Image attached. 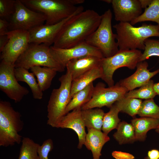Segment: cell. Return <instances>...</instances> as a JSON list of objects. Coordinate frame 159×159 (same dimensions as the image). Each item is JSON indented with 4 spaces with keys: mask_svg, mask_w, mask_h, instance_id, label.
Instances as JSON below:
<instances>
[{
    "mask_svg": "<svg viewBox=\"0 0 159 159\" xmlns=\"http://www.w3.org/2000/svg\"><path fill=\"white\" fill-rule=\"evenodd\" d=\"M15 65L3 60L0 64V89L15 102L28 94L27 89L18 83L15 75Z\"/></svg>",
    "mask_w": 159,
    "mask_h": 159,
    "instance_id": "11",
    "label": "cell"
},
{
    "mask_svg": "<svg viewBox=\"0 0 159 159\" xmlns=\"http://www.w3.org/2000/svg\"><path fill=\"white\" fill-rule=\"evenodd\" d=\"M142 102L140 99L124 96L114 104L120 112L125 113L134 117L138 115Z\"/></svg>",
    "mask_w": 159,
    "mask_h": 159,
    "instance_id": "27",
    "label": "cell"
},
{
    "mask_svg": "<svg viewBox=\"0 0 159 159\" xmlns=\"http://www.w3.org/2000/svg\"><path fill=\"white\" fill-rule=\"evenodd\" d=\"M148 64L146 61L138 62L135 72L129 77L120 80L119 83L128 92L145 84L151 78L159 73V68L150 72L148 69Z\"/></svg>",
    "mask_w": 159,
    "mask_h": 159,
    "instance_id": "17",
    "label": "cell"
},
{
    "mask_svg": "<svg viewBox=\"0 0 159 159\" xmlns=\"http://www.w3.org/2000/svg\"><path fill=\"white\" fill-rule=\"evenodd\" d=\"M50 48L54 59L64 68L67 63L73 59L90 56L104 57L100 50L85 42L68 48H58L53 46H51Z\"/></svg>",
    "mask_w": 159,
    "mask_h": 159,
    "instance_id": "13",
    "label": "cell"
},
{
    "mask_svg": "<svg viewBox=\"0 0 159 159\" xmlns=\"http://www.w3.org/2000/svg\"><path fill=\"white\" fill-rule=\"evenodd\" d=\"M9 22L7 20L0 18V35L6 34L9 31Z\"/></svg>",
    "mask_w": 159,
    "mask_h": 159,
    "instance_id": "36",
    "label": "cell"
},
{
    "mask_svg": "<svg viewBox=\"0 0 159 159\" xmlns=\"http://www.w3.org/2000/svg\"><path fill=\"white\" fill-rule=\"evenodd\" d=\"M153 88L157 95L159 96V82L154 84Z\"/></svg>",
    "mask_w": 159,
    "mask_h": 159,
    "instance_id": "40",
    "label": "cell"
},
{
    "mask_svg": "<svg viewBox=\"0 0 159 159\" xmlns=\"http://www.w3.org/2000/svg\"><path fill=\"white\" fill-rule=\"evenodd\" d=\"M155 131L159 133V124L157 127L155 129Z\"/></svg>",
    "mask_w": 159,
    "mask_h": 159,
    "instance_id": "42",
    "label": "cell"
},
{
    "mask_svg": "<svg viewBox=\"0 0 159 159\" xmlns=\"http://www.w3.org/2000/svg\"><path fill=\"white\" fill-rule=\"evenodd\" d=\"M94 86L93 83L77 92L72 97L65 110V115L72 110L81 108L92 98Z\"/></svg>",
    "mask_w": 159,
    "mask_h": 159,
    "instance_id": "25",
    "label": "cell"
},
{
    "mask_svg": "<svg viewBox=\"0 0 159 159\" xmlns=\"http://www.w3.org/2000/svg\"><path fill=\"white\" fill-rule=\"evenodd\" d=\"M101 18V15L92 9L73 15L63 26L52 46L66 49L85 42L97 29Z\"/></svg>",
    "mask_w": 159,
    "mask_h": 159,
    "instance_id": "1",
    "label": "cell"
},
{
    "mask_svg": "<svg viewBox=\"0 0 159 159\" xmlns=\"http://www.w3.org/2000/svg\"><path fill=\"white\" fill-rule=\"evenodd\" d=\"M128 92L118 82L107 88L102 82L94 87L92 98L81 107L82 110L100 108L104 106L110 107L116 101L125 96Z\"/></svg>",
    "mask_w": 159,
    "mask_h": 159,
    "instance_id": "10",
    "label": "cell"
},
{
    "mask_svg": "<svg viewBox=\"0 0 159 159\" xmlns=\"http://www.w3.org/2000/svg\"><path fill=\"white\" fill-rule=\"evenodd\" d=\"M25 6L35 11L43 14L46 17L45 24L57 23L80 11L84 7L76 5L84 0H20Z\"/></svg>",
    "mask_w": 159,
    "mask_h": 159,
    "instance_id": "2",
    "label": "cell"
},
{
    "mask_svg": "<svg viewBox=\"0 0 159 159\" xmlns=\"http://www.w3.org/2000/svg\"><path fill=\"white\" fill-rule=\"evenodd\" d=\"M102 59L90 56L72 59L66 65L67 72L71 74L73 80L93 68L101 65Z\"/></svg>",
    "mask_w": 159,
    "mask_h": 159,
    "instance_id": "18",
    "label": "cell"
},
{
    "mask_svg": "<svg viewBox=\"0 0 159 159\" xmlns=\"http://www.w3.org/2000/svg\"><path fill=\"white\" fill-rule=\"evenodd\" d=\"M112 0H103V1H104L105 2H106L107 3L110 4V3H111Z\"/></svg>",
    "mask_w": 159,
    "mask_h": 159,
    "instance_id": "41",
    "label": "cell"
},
{
    "mask_svg": "<svg viewBox=\"0 0 159 159\" xmlns=\"http://www.w3.org/2000/svg\"><path fill=\"white\" fill-rule=\"evenodd\" d=\"M16 0H0V18L9 21L15 10Z\"/></svg>",
    "mask_w": 159,
    "mask_h": 159,
    "instance_id": "34",
    "label": "cell"
},
{
    "mask_svg": "<svg viewBox=\"0 0 159 159\" xmlns=\"http://www.w3.org/2000/svg\"><path fill=\"white\" fill-rule=\"evenodd\" d=\"M142 53L138 49L119 50L113 55L103 57L101 60L102 70L101 77L109 87L113 86V77L114 72L118 69L126 67L131 69L136 67Z\"/></svg>",
    "mask_w": 159,
    "mask_h": 159,
    "instance_id": "8",
    "label": "cell"
},
{
    "mask_svg": "<svg viewBox=\"0 0 159 159\" xmlns=\"http://www.w3.org/2000/svg\"><path fill=\"white\" fill-rule=\"evenodd\" d=\"M112 157L116 159H134L135 157L132 154L126 152L114 151L112 153Z\"/></svg>",
    "mask_w": 159,
    "mask_h": 159,
    "instance_id": "35",
    "label": "cell"
},
{
    "mask_svg": "<svg viewBox=\"0 0 159 159\" xmlns=\"http://www.w3.org/2000/svg\"><path fill=\"white\" fill-rule=\"evenodd\" d=\"M46 20L43 14L29 8L20 0H16L15 11L9 20V29L10 31L19 29L28 31L44 24Z\"/></svg>",
    "mask_w": 159,
    "mask_h": 159,
    "instance_id": "9",
    "label": "cell"
},
{
    "mask_svg": "<svg viewBox=\"0 0 159 159\" xmlns=\"http://www.w3.org/2000/svg\"><path fill=\"white\" fill-rule=\"evenodd\" d=\"M138 115L159 120V107L153 99L146 100L142 102Z\"/></svg>",
    "mask_w": 159,
    "mask_h": 159,
    "instance_id": "32",
    "label": "cell"
},
{
    "mask_svg": "<svg viewBox=\"0 0 159 159\" xmlns=\"http://www.w3.org/2000/svg\"><path fill=\"white\" fill-rule=\"evenodd\" d=\"M30 69L37 77L38 85L42 92L50 87L52 81L57 72L54 68L46 67L36 66Z\"/></svg>",
    "mask_w": 159,
    "mask_h": 159,
    "instance_id": "24",
    "label": "cell"
},
{
    "mask_svg": "<svg viewBox=\"0 0 159 159\" xmlns=\"http://www.w3.org/2000/svg\"><path fill=\"white\" fill-rule=\"evenodd\" d=\"M148 157L150 159H159V151L156 149H153L148 151Z\"/></svg>",
    "mask_w": 159,
    "mask_h": 159,
    "instance_id": "38",
    "label": "cell"
},
{
    "mask_svg": "<svg viewBox=\"0 0 159 159\" xmlns=\"http://www.w3.org/2000/svg\"><path fill=\"white\" fill-rule=\"evenodd\" d=\"M83 11H79L60 22L52 25L42 24L28 31L29 44H45L50 47L64 24L73 15Z\"/></svg>",
    "mask_w": 159,
    "mask_h": 159,
    "instance_id": "14",
    "label": "cell"
},
{
    "mask_svg": "<svg viewBox=\"0 0 159 159\" xmlns=\"http://www.w3.org/2000/svg\"><path fill=\"white\" fill-rule=\"evenodd\" d=\"M120 111L114 104L110 107L109 111L105 113L103 119L102 130L106 134L112 130L117 129L120 122L118 115Z\"/></svg>",
    "mask_w": 159,
    "mask_h": 159,
    "instance_id": "29",
    "label": "cell"
},
{
    "mask_svg": "<svg viewBox=\"0 0 159 159\" xmlns=\"http://www.w3.org/2000/svg\"><path fill=\"white\" fill-rule=\"evenodd\" d=\"M21 115L8 101H0V146L4 147L19 144L22 136L19 132L23 128Z\"/></svg>",
    "mask_w": 159,
    "mask_h": 159,
    "instance_id": "4",
    "label": "cell"
},
{
    "mask_svg": "<svg viewBox=\"0 0 159 159\" xmlns=\"http://www.w3.org/2000/svg\"><path fill=\"white\" fill-rule=\"evenodd\" d=\"M14 65L15 68L22 67L28 70L36 66L48 67L59 72H63L65 69L54 59L50 47L43 44H29Z\"/></svg>",
    "mask_w": 159,
    "mask_h": 159,
    "instance_id": "7",
    "label": "cell"
},
{
    "mask_svg": "<svg viewBox=\"0 0 159 159\" xmlns=\"http://www.w3.org/2000/svg\"><path fill=\"white\" fill-rule=\"evenodd\" d=\"M59 80L60 86L52 90L47 106V124L56 128L65 115L66 108L71 100L72 79L71 74L67 72L59 78Z\"/></svg>",
    "mask_w": 159,
    "mask_h": 159,
    "instance_id": "5",
    "label": "cell"
},
{
    "mask_svg": "<svg viewBox=\"0 0 159 159\" xmlns=\"http://www.w3.org/2000/svg\"><path fill=\"white\" fill-rule=\"evenodd\" d=\"M116 129L113 136L120 145L132 143L136 140L134 130L131 123L125 121L120 122Z\"/></svg>",
    "mask_w": 159,
    "mask_h": 159,
    "instance_id": "26",
    "label": "cell"
},
{
    "mask_svg": "<svg viewBox=\"0 0 159 159\" xmlns=\"http://www.w3.org/2000/svg\"><path fill=\"white\" fill-rule=\"evenodd\" d=\"M135 134L136 140L144 141L147 132L156 129L159 124V120L151 117H143L135 118L131 121Z\"/></svg>",
    "mask_w": 159,
    "mask_h": 159,
    "instance_id": "21",
    "label": "cell"
},
{
    "mask_svg": "<svg viewBox=\"0 0 159 159\" xmlns=\"http://www.w3.org/2000/svg\"><path fill=\"white\" fill-rule=\"evenodd\" d=\"M154 82L150 80L147 83L136 90L128 92L125 96L127 97L148 100L153 99L157 95L154 88Z\"/></svg>",
    "mask_w": 159,
    "mask_h": 159,
    "instance_id": "31",
    "label": "cell"
},
{
    "mask_svg": "<svg viewBox=\"0 0 159 159\" xmlns=\"http://www.w3.org/2000/svg\"><path fill=\"white\" fill-rule=\"evenodd\" d=\"M87 131L84 145L91 151L93 159H100L102 148L110 138L100 130L91 129Z\"/></svg>",
    "mask_w": 159,
    "mask_h": 159,
    "instance_id": "19",
    "label": "cell"
},
{
    "mask_svg": "<svg viewBox=\"0 0 159 159\" xmlns=\"http://www.w3.org/2000/svg\"><path fill=\"white\" fill-rule=\"evenodd\" d=\"M113 27L116 30L119 50H144L147 39L153 37H159L158 25L144 23L141 26L135 27L130 22H119Z\"/></svg>",
    "mask_w": 159,
    "mask_h": 159,
    "instance_id": "3",
    "label": "cell"
},
{
    "mask_svg": "<svg viewBox=\"0 0 159 159\" xmlns=\"http://www.w3.org/2000/svg\"><path fill=\"white\" fill-rule=\"evenodd\" d=\"M145 45L144 51L139 58V62L152 56L159 57V41L148 38L145 41Z\"/></svg>",
    "mask_w": 159,
    "mask_h": 159,
    "instance_id": "33",
    "label": "cell"
},
{
    "mask_svg": "<svg viewBox=\"0 0 159 159\" xmlns=\"http://www.w3.org/2000/svg\"><path fill=\"white\" fill-rule=\"evenodd\" d=\"M147 21L156 22L159 26V0H152L144 12L130 23L133 25L138 23Z\"/></svg>",
    "mask_w": 159,
    "mask_h": 159,
    "instance_id": "28",
    "label": "cell"
},
{
    "mask_svg": "<svg viewBox=\"0 0 159 159\" xmlns=\"http://www.w3.org/2000/svg\"><path fill=\"white\" fill-rule=\"evenodd\" d=\"M15 77L19 81L26 83L30 87L33 98L40 100L43 97V92L40 89L34 74L29 72V70L22 67L15 68Z\"/></svg>",
    "mask_w": 159,
    "mask_h": 159,
    "instance_id": "22",
    "label": "cell"
},
{
    "mask_svg": "<svg viewBox=\"0 0 159 159\" xmlns=\"http://www.w3.org/2000/svg\"><path fill=\"white\" fill-rule=\"evenodd\" d=\"M100 23L97 29L86 40L85 42L97 49L104 57H111L119 51L116 34L112 32L111 21L112 14L108 9L101 15Z\"/></svg>",
    "mask_w": 159,
    "mask_h": 159,
    "instance_id": "6",
    "label": "cell"
},
{
    "mask_svg": "<svg viewBox=\"0 0 159 159\" xmlns=\"http://www.w3.org/2000/svg\"><path fill=\"white\" fill-rule=\"evenodd\" d=\"M82 116L87 130L95 129L101 131L105 113L100 108L81 109Z\"/></svg>",
    "mask_w": 159,
    "mask_h": 159,
    "instance_id": "23",
    "label": "cell"
},
{
    "mask_svg": "<svg viewBox=\"0 0 159 159\" xmlns=\"http://www.w3.org/2000/svg\"><path fill=\"white\" fill-rule=\"evenodd\" d=\"M18 159H39L38 150L40 145L28 137L22 140Z\"/></svg>",
    "mask_w": 159,
    "mask_h": 159,
    "instance_id": "30",
    "label": "cell"
},
{
    "mask_svg": "<svg viewBox=\"0 0 159 159\" xmlns=\"http://www.w3.org/2000/svg\"><path fill=\"white\" fill-rule=\"evenodd\" d=\"M9 40V37L6 34L0 35V52H2Z\"/></svg>",
    "mask_w": 159,
    "mask_h": 159,
    "instance_id": "37",
    "label": "cell"
},
{
    "mask_svg": "<svg viewBox=\"0 0 159 159\" xmlns=\"http://www.w3.org/2000/svg\"><path fill=\"white\" fill-rule=\"evenodd\" d=\"M144 159H150L148 156H146L144 158Z\"/></svg>",
    "mask_w": 159,
    "mask_h": 159,
    "instance_id": "43",
    "label": "cell"
},
{
    "mask_svg": "<svg viewBox=\"0 0 159 159\" xmlns=\"http://www.w3.org/2000/svg\"><path fill=\"white\" fill-rule=\"evenodd\" d=\"M152 0H139L142 9H145L150 4Z\"/></svg>",
    "mask_w": 159,
    "mask_h": 159,
    "instance_id": "39",
    "label": "cell"
},
{
    "mask_svg": "<svg viewBox=\"0 0 159 159\" xmlns=\"http://www.w3.org/2000/svg\"><path fill=\"white\" fill-rule=\"evenodd\" d=\"M115 19L120 22H130L142 14L139 0H112Z\"/></svg>",
    "mask_w": 159,
    "mask_h": 159,
    "instance_id": "15",
    "label": "cell"
},
{
    "mask_svg": "<svg viewBox=\"0 0 159 159\" xmlns=\"http://www.w3.org/2000/svg\"><path fill=\"white\" fill-rule=\"evenodd\" d=\"M6 34L9 40L1 52L0 58L1 60L14 64L29 44V32L15 30L9 31Z\"/></svg>",
    "mask_w": 159,
    "mask_h": 159,
    "instance_id": "12",
    "label": "cell"
},
{
    "mask_svg": "<svg viewBox=\"0 0 159 159\" xmlns=\"http://www.w3.org/2000/svg\"><path fill=\"white\" fill-rule=\"evenodd\" d=\"M102 75L101 64L72 80L70 93L71 100L77 92L87 87L96 79L101 78Z\"/></svg>",
    "mask_w": 159,
    "mask_h": 159,
    "instance_id": "20",
    "label": "cell"
},
{
    "mask_svg": "<svg viewBox=\"0 0 159 159\" xmlns=\"http://www.w3.org/2000/svg\"><path fill=\"white\" fill-rule=\"evenodd\" d=\"M81 111V108H78L68 112L63 117L57 127L70 129L76 133L78 138L79 149H81L84 145L87 134Z\"/></svg>",
    "mask_w": 159,
    "mask_h": 159,
    "instance_id": "16",
    "label": "cell"
}]
</instances>
